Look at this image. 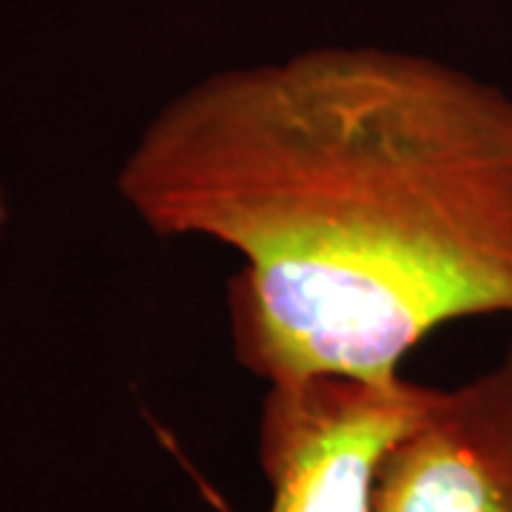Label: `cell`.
Here are the masks:
<instances>
[{
  "instance_id": "cell-2",
  "label": "cell",
  "mask_w": 512,
  "mask_h": 512,
  "mask_svg": "<svg viewBox=\"0 0 512 512\" xmlns=\"http://www.w3.org/2000/svg\"><path fill=\"white\" fill-rule=\"evenodd\" d=\"M430 384L313 376L265 384L256 453L265 512H373L393 444L416 424Z\"/></svg>"
},
{
  "instance_id": "cell-3",
  "label": "cell",
  "mask_w": 512,
  "mask_h": 512,
  "mask_svg": "<svg viewBox=\"0 0 512 512\" xmlns=\"http://www.w3.org/2000/svg\"><path fill=\"white\" fill-rule=\"evenodd\" d=\"M373 512H512V345L470 382L433 387L382 461Z\"/></svg>"
},
{
  "instance_id": "cell-4",
  "label": "cell",
  "mask_w": 512,
  "mask_h": 512,
  "mask_svg": "<svg viewBox=\"0 0 512 512\" xmlns=\"http://www.w3.org/2000/svg\"><path fill=\"white\" fill-rule=\"evenodd\" d=\"M6 225H9V194H6V185H3V177H0V239H3Z\"/></svg>"
},
{
  "instance_id": "cell-1",
  "label": "cell",
  "mask_w": 512,
  "mask_h": 512,
  "mask_svg": "<svg viewBox=\"0 0 512 512\" xmlns=\"http://www.w3.org/2000/svg\"><path fill=\"white\" fill-rule=\"evenodd\" d=\"M114 185L154 237L237 254L231 353L265 384L393 382L444 325L512 316V97L430 57L211 74L157 109Z\"/></svg>"
}]
</instances>
